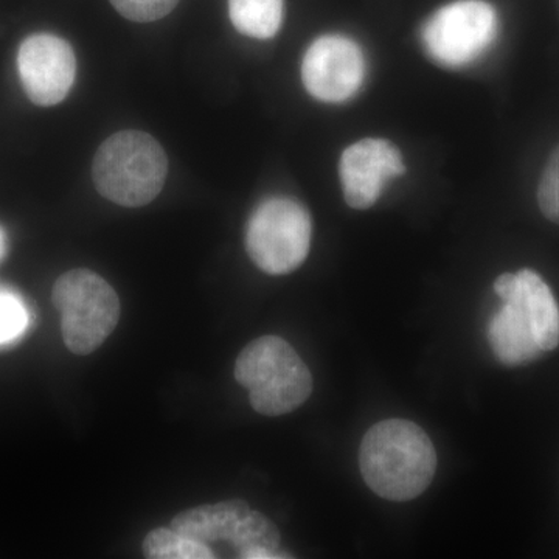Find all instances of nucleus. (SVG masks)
Segmentation results:
<instances>
[{
  "label": "nucleus",
  "instance_id": "obj_2",
  "mask_svg": "<svg viewBox=\"0 0 559 559\" xmlns=\"http://www.w3.org/2000/svg\"><path fill=\"white\" fill-rule=\"evenodd\" d=\"M235 380L248 390L253 411L266 417L299 409L312 392L307 364L278 336H263L246 345L235 362Z\"/></svg>",
  "mask_w": 559,
  "mask_h": 559
},
{
  "label": "nucleus",
  "instance_id": "obj_12",
  "mask_svg": "<svg viewBox=\"0 0 559 559\" xmlns=\"http://www.w3.org/2000/svg\"><path fill=\"white\" fill-rule=\"evenodd\" d=\"M516 294L528 312L543 352H551L559 345V305L554 293L538 272L521 270L516 272Z\"/></svg>",
  "mask_w": 559,
  "mask_h": 559
},
{
  "label": "nucleus",
  "instance_id": "obj_14",
  "mask_svg": "<svg viewBox=\"0 0 559 559\" xmlns=\"http://www.w3.org/2000/svg\"><path fill=\"white\" fill-rule=\"evenodd\" d=\"M143 555L150 559H213L215 551L175 528H156L143 540Z\"/></svg>",
  "mask_w": 559,
  "mask_h": 559
},
{
  "label": "nucleus",
  "instance_id": "obj_8",
  "mask_svg": "<svg viewBox=\"0 0 559 559\" xmlns=\"http://www.w3.org/2000/svg\"><path fill=\"white\" fill-rule=\"evenodd\" d=\"M366 75V60L355 40L342 35L320 36L301 62V81L308 94L325 103L347 102Z\"/></svg>",
  "mask_w": 559,
  "mask_h": 559
},
{
  "label": "nucleus",
  "instance_id": "obj_17",
  "mask_svg": "<svg viewBox=\"0 0 559 559\" xmlns=\"http://www.w3.org/2000/svg\"><path fill=\"white\" fill-rule=\"evenodd\" d=\"M121 16L134 22H154L170 14L179 0H110Z\"/></svg>",
  "mask_w": 559,
  "mask_h": 559
},
{
  "label": "nucleus",
  "instance_id": "obj_16",
  "mask_svg": "<svg viewBox=\"0 0 559 559\" xmlns=\"http://www.w3.org/2000/svg\"><path fill=\"white\" fill-rule=\"evenodd\" d=\"M536 200H538L540 213L550 223L559 226V145L551 151L546 167L540 173Z\"/></svg>",
  "mask_w": 559,
  "mask_h": 559
},
{
  "label": "nucleus",
  "instance_id": "obj_10",
  "mask_svg": "<svg viewBox=\"0 0 559 559\" xmlns=\"http://www.w3.org/2000/svg\"><path fill=\"white\" fill-rule=\"evenodd\" d=\"M406 173L403 154L385 139H362L342 153L340 176L348 207L367 210L380 200L385 182Z\"/></svg>",
  "mask_w": 559,
  "mask_h": 559
},
{
  "label": "nucleus",
  "instance_id": "obj_4",
  "mask_svg": "<svg viewBox=\"0 0 559 559\" xmlns=\"http://www.w3.org/2000/svg\"><path fill=\"white\" fill-rule=\"evenodd\" d=\"M61 316L66 347L91 355L102 347L120 320V300L112 286L90 270H73L57 280L51 293Z\"/></svg>",
  "mask_w": 559,
  "mask_h": 559
},
{
  "label": "nucleus",
  "instance_id": "obj_1",
  "mask_svg": "<svg viewBox=\"0 0 559 559\" xmlns=\"http://www.w3.org/2000/svg\"><path fill=\"white\" fill-rule=\"evenodd\" d=\"M359 465L374 495L407 502L423 495L436 476V448L428 433L409 419H384L364 436Z\"/></svg>",
  "mask_w": 559,
  "mask_h": 559
},
{
  "label": "nucleus",
  "instance_id": "obj_9",
  "mask_svg": "<svg viewBox=\"0 0 559 559\" xmlns=\"http://www.w3.org/2000/svg\"><path fill=\"white\" fill-rule=\"evenodd\" d=\"M17 70L25 94L35 105L55 106L68 97L75 83V53L60 36L38 33L21 44Z\"/></svg>",
  "mask_w": 559,
  "mask_h": 559
},
{
  "label": "nucleus",
  "instance_id": "obj_7",
  "mask_svg": "<svg viewBox=\"0 0 559 559\" xmlns=\"http://www.w3.org/2000/svg\"><path fill=\"white\" fill-rule=\"evenodd\" d=\"M498 13L485 0H457L437 10L421 32L433 61L450 69L469 66L498 36Z\"/></svg>",
  "mask_w": 559,
  "mask_h": 559
},
{
  "label": "nucleus",
  "instance_id": "obj_15",
  "mask_svg": "<svg viewBox=\"0 0 559 559\" xmlns=\"http://www.w3.org/2000/svg\"><path fill=\"white\" fill-rule=\"evenodd\" d=\"M28 326V311L21 297L0 289V347L20 340Z\"/></svg>",
  "mask_w": 559,
  "mask_h": 559
},
{
  "label": "nucleus",
  "instance_id": "obj_3",
  "mask_svg": "<svg viewBox=\"0 0 559 559\" xmlns=\"http://www.w3.org/2000/svg\"><path fill=\"white\" fill-rule=\"evenodd\" d=\"M167 173L164 150L142 131H121L106 140L92 167L98 193L123 207L150 204L164 189Z\"/></svg>",
  "mask_w": 559,
  "mask_h": 559
},
{
  "label": "nucleus",
  "instance_id": "obj_6",
  "mask_svg": "<svg viewBox=\"0 0 559 559\" xmlns=\"http://www.w3.org/2000/svg\"><path fill=\"white\" fill-rule=\"evenodd\" d=\"M310 212L293 198L275 197L253 210L246 227V249L259 270L286 275L310 253Z\"/></svg>",
  "mask_w": 559,
  "mask_h": 559
},
{
  "label": "nucleus",
  "instance_id": "obj_11",
  "mask_svg": "<svg viewBox=\"0 0 559 559\" xmlns=\"http://www.w3.org/2000/svg\"><path fill=\"white\" fill-rule=\"evenodd\" d=\"M495 290L502 308L488 326V341L492 353L503 366L516 367L533 362L543 355L528 312L516 294V274L499 275Z\"/></svg>",
  "mask_w": 559,
  "mask_h": 559
},
{
  "label": "nucleus",
  "instance_id": "obj_5",
  "mask_svg": "<svg viewBox=\"0 0 559 559\" xmlns=\"http://www.w3.org/2000/svg\"><path fill=\"white\" fill-rule=\"evenodd\" d=\"M173 528L194 540L229 544L241 559L293 558L280 550L277 525L245 500H224L182 511Z\"/></svg>",
  "mask_w": 559,
  "mask_h": 559
},
{
  "label": "nucleus",
  "instance_id": "obj_18",
  "mask_svg": "<svg viewBox=\"0 0 559 559\" xmlns=\"http://www.w3.org/2000/svg\"><path fill=\"white\" fill-rule=\"evenodd\" d=\"M5 253H7V237H5V231H3L2 229H0V260L3 259V257H5Z\"/></svg>",
  "mask_w": 559,
  "mask_h": 559
},
{
  "label": "nucleus",
  "instance_id": "obj_13",
  "mask_svg": "<svg viewBox=\"0 0 559 559\" xmlns=\"http://www.w3.org/2000/svg\"><path fill=\"white\" fill-rule=\"evenodd\" d=\"M231 24L241 35L271 39L283 22V0H229Z\"/></svg>",
  "mask_w": 559,
  "mask_h": 559
}]
</instances>
